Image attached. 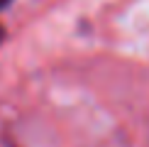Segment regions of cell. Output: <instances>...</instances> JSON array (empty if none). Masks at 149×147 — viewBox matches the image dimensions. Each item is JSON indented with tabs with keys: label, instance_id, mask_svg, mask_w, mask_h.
<instances>
[{
	"label": "cell",
	"instance_id": "6da1fadb",
	"mask_svg": "<svg viewBox=\"0 0 149 147\" xmlns=\"http://www.w3.org/2000/svg\"><path fill=\"white\" fill-rule=\"evenodd\" d=\"M10 3H12V0H0V10H5V8H8Z\"/></svg>",
	"mask_w": 149,
	"mask_h": 147
},
{
	"label": "cell",
	"instance_id": "7a4b0ae2",
	"mask_svg": "<svg viewBox=\"0 0 149 147\" xmlns=\"http://www.w3.org/2000/svg\"><path fill=\"white\" fill-rule=\"evenodd\" d=\"M3 34H5V29H3V27H0V42H3Z\"/></svg>",
	"mask_w": 149,
	"mask_h": 147
}]
</instances>
